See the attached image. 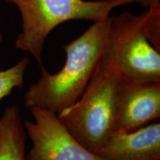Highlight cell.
Wrapping results in <instances>:
<instances>
[{
  "label": "cell",
  "instance_id": "6da1fadb",
  "mask_svg": "<svg viewBox=\"0 0 160 160\" xmlns=\"http://www.w3.org/2000/svg\"><path fill=\"white\" fill-rule=\"evenodd\" d=\"M108 18L93 22L77 39L64 46L65 63L57 73H50L40 66L41 77L23 96L27 108L39 107L58 115L81 97L99 62Z\"/></svg>",
  "mask_w": 160,
  "mask_h": 160
},
{
  "label": "cell",
  "instance_id": "7a4b0ae2",
  "mask_svg": "<svg viewBox=\"0 0 160 160\" xmlns=\"http://www.w3.org/2000/svg\"><path fill=\"white\" fill-rule=\"evenodd\" d=\"M16 5L22 20V31L15 42L17 49L31 53L42 66L46 38L55 28L70 20L93 22L110 17L116 7L127 5L126 0H5Z\"/></svg>",
  "mask_w": 160,
  "mask_h": 160
},
{
  "label": "cell",
  "instance_id": "3957f363",
  "mask_svg": "<svg viewBox=\"0 0 160 160\" xmlns=\"http://www.w3.org/2000/svg\"><path fill=\"white\" fill-rule=\"evenodd\" d=\"M119 78L117 71L97 65L81 97L57 115L71 135L94 154L108 136L116 131Z\"/></svg>",
  "mask_w": 160,
  "mask_h": 160
},
{
  "label": "cell",
  "instance_id": "277c9868",
  "mask_svg": "<svg viewBox=\"0 0 160 160\" xmlns=\"http://www.w3.org/2000/svg\"><path fill=\"white\" fill-rule=\"evenodd\" d=\"M98 65L122 77L160 81V52L146 37L141 15L124 12L109 17Z\"/></svg>",
  "mask_w": 160,
  "mask_h": 160
},
{
  "label": "cell",
  "instance_id": "5b68a950",
  "mask_svg": "<svg viewBox=\"0 0 160 160\" xmlns=\"http://www.w3.org/2000/svg\"><path fill=\"white\" fill-rule=\"evenodd\" d=\"M29 110L34 122L23 121L32 142L26 160H102L71 135L56 113L39 107Z\"/></svg>",
  "mask_w": 160,
  "mask_h": 160
},
{
  "label": "cell",
  "instance_id": "8992f818",
  "mask_svg": "<svg viewBox=\"0 0 160 160\" xmlns=\"http://www.w3.org/2000/svg\"><path fill=\"white\" fill-rule=\"evenodd\" d=\"M160 119V81L120 77L117 92L116 131L132 132Z\"/></svg>",
  "mask_w": 160,
  "mask_h": 160
},
{
  "label": "cell",
  "instance_id": "52a82bcc",
  "mask_svg": "<svg viewBox=\"0 0 160 160\" xmlns=\"http://www.w3.org/2000/svg\"><path fill=\"white\" fill-rule=\"evenodd\" d=\"M96 155L102 160H160V124L132 132L113 131Z\"/></svg>",
  "mask_w": 160,
  "mask_h": 160
},
{
  "label": "cell",
  "instance_id": "ba28073f",
  "mask_svg": "<svg viewBox=\"0 0 160 160\" xmlns=\"http://www.w3.org/2000/svg\"><path fill=\"white\" fill-rule=\"evenodd\" d=\"M27 137L19 108H6L0 118V160H26Z\"/></svg>",
  "mask_w": 160,
  "mask_h": 160
},
{
  "label": "cell",
  "instance_id": "9c48e42d",
  "mask_svg": "<svg viewBox=\"0 0 160 160\" xmlns=\"http://www.w3.org/2000/svg\"><path fill=\"white\" fill-rule=\"evenodd\" d=\"M30 64V58L25 57L9 68L0 71V102L8 97L15 88L24 86L25 72Z\"/></svg>",
  "mask_w": 160,
  "mask_h": 160
},
{
  "label": "cell",
  "instance_id": "30bf717a",
  "mask_svg": "<svg viewBox=\"0 0 160 160\" xmlns=\"http://www.w3.org/2000/svg\"><path fill=\"white\" fill-rule=\"evenodd\" d=\"M148 39L160 52V5L148 8L141 14Z\"/></svg>",
  "mask_w": 160,
  "mask_h": 160
},
{
  "label": "cell",
  "instance_id": "8fae6325",
  "mask_svg": "<svg viewBox=\"0 0 160 160\" xmlns=\"http://www.w3.org/2000/svg\"><path fill=\"white\" fill-rule=\"evenodd\" d=\"M127 4L138 3L142 7L150 8L153 6L160 5V0H126Z\"/></svg>",
  "mask_w": 160,
  "mask_h": 160
},
{
  "label": "cell",
  "instance_id": "7c38bea8",
  "mask_svg": "<svg viewBox=\"0 0 160 160\" xmlns=\"http://www.w3.org/2000/svg\"><path fill=\"white\" fill-rule=\"evenodd\" d=\"M2 41H3V36L1 32H0V44L2 42Z\"/></svg>",
  "mask_w": 160,
  "mask_h": 160
}]
</instances>
